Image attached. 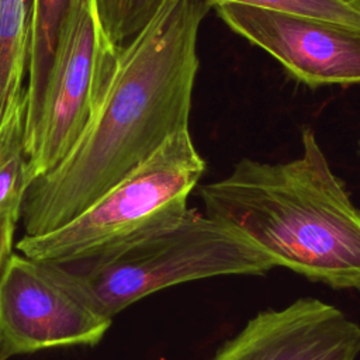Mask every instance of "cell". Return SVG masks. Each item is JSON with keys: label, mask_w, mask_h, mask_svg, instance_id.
Listing matches in <instances>:
<instances>
[{"label": "cell", "mask_w": 360, "mask_h": 360, "mask_svg": "<svg viewBox=\"0 0 360 360\" xmlns=\"http://www.w3.org/2000/svg\"><path fill=\"white\" fill-rule=\"evenodd\" d=\"M211 8L207 0L172 1L121 48L94 121L53 170L31 183L20 212L24 236L66 225L188 129L198 31Z\"/></svg>", "instance_id": "1"}, {"label": "cell", "mask_w": 360, "mask_h": 360, "mask_svg": "<svg viewBox=\"0 0 360 360\" xmlns=\"http://www.w3.org/2000/svg\"><path fill=\"white\" fill-rule=\"evenodd\" d=\"M301 156L283 163L240 159L198 190L205 215L233 229L274 266L311 281L360 292V208L311 128Z\"/></svg>", "instance_id": "2"}, {"label": "cell", "mask_w": 360, "mask_h": 360, "mask_svg": "<svg viewBox=\"0 0 360 360\" xmlns=\"http://www.w3.org/2000/svg\"><path fill=\"white\" fill-rule=\"evenodd\" d=\"M44 264L75 297L111 321L172 285L229 274L262 276L276 267L246 238L193 208L94 257Z\"/></svg>", "instance_id": "3"}, {"label": "cell", "mask_w": 360, "mask_h": 360, "mask_svg": "<svg viewBox=\"0 0 360 360\" xmlns=\"http://www.w3.org/2000/svg\"><path fill=\"white\" fill-rule=\"evenodd\" d=\"M204 170L205 160L183 129L75 219L45 235L22 236L15 248L53 264L101 255L183 215Z\"/></svg>", "instance_id": "4"}, {"label": "cell", "mask_w": 360, "mask_h": 360, "mask_svg": "<svg viewBox=\"0 0 360 360\" xmlns=\"http://www.w3.org/2000/svg\"><path fill=\"white\" fill-rule=\"evenodd\" d=\"M120 51L96 0H70L27 141L32 181L53 170L94 121L115 76Z\"/></svg>", "instance_id": "5"}, {"label": "cell", "mask_w": 360, "mask_h": 360, "mask_svg": "<svg viewBox=\"0 0 360 360\" xmlns=\"http://www.w3.org/2000/svg\"><path fill=\"white\" fill-rule=\"evenodd\" d=\"M111 322L56 281L44 263L13 253L0 278V360L96 346Z\"/></svg>", "instance_id": "6"}, {"label": "cell", "mask_w": 360, "mask_h": 360, "mask_svg": "<svg viewBox=\"0 0 360 360\" xmlns=\"http://www.w3.org/2000/svg\"><path fill=\"white\" fill-rule=\"evenodd\" d=\"M236 34L270 53L294 79L311 86L360 84V30L245 4H217Z\"/></svg>", "instance_id": "7"}, {"label": "cell", "mask_w": 360, "mask_h": 360, "mask_svg": "<svg viewBox=\"0 0 360 360\" xmlns=\"http://www.w3.org/2000/svg\"><path fill=\"white\" fill-rule=\"evenodd\" d=\"M360 325L332 304L304 297L250 318L211 360H356Z\"/></svg>", "instance_id": "8"}, {"label": "cell", "mask_w": 360, "mask_h": 360, "mask_svg": "<svg viewBox=\"0 0 360 360\" xmlns=\"http://www.w3.org/2000/svg\"><path fill=\"white\" fill-rule=\"evenodd\" d=\"M27 108L25 86L0 120V212L18 217L32 183L27 152Z\"/></svg>", "instance_id": "9"}, {"label": "cell", "mask_w": 360, "mask_h": 360, "mask_svg": "<svg viewBox=\"0 0 360 360\" xmlns=\"http://www.w3.org/2000/svg\"><path fill=\"white\" fill-rule=\"evenodd\" d=\"M32 0H0V120L24 89L31 46Z\"/></svg>", "instance_id": "10"}, {"label": "cell", "mask_w": 360, "mask_h": 360, "mask_svg": "<svg viewBox=\"0 0 360 360\" xmlns=\"http://www.w3.org/2000/svg\"><path fill=\"white\" fill-rule=\"evenodd\" d=\"M70 0H32L27 84V134L34 129L56 38Z\"/></svg>", "instance_id": "11"}, {"label": "cell", "mask_w": 360, "mask_h": 360, "mask_svg": "<svg viewBox=\"0 0 360 360\" xmlns=\"http://www.w3.org/2000/svg\"><path fill=\"white\" fill-rule=\"evenodd\" d=\"M172 1L176 0H96V4L107 34L122 48Z\"/></svg>", "instance_id": "12"}, {"label": "cell", "mask_w": 360, "mask_h": 360, "mask_svg": "<svg viewBox=\"0 0 360 360\" xmlns=\"http://www.w3.org/2000/svg\"><path fill=\"white\" fill-rule=\"evenodd\" d=\"M211 7L224 3L292 13L328 20L360 30V14L342 0H207Z\"/></svg>", "instance_id": "13"}, {"label": "cell", "mask_w": 360, "mask_h": 360, "mask_svg": "<svg viewBox=\"0 0 360 360\" xmlns=\"http://www.w3.org/2000/svg\"><path fill=\"white\" fill-rule=\"evenodd\" d=\"M20 217L14 212H0V278L13 256L14 233Z\"/></svg>", "instance_id": "14"}, {"label": "cell", "mask_w": 360, "mask_h": 360, "mask_svg": "<svg viewBox=\"0 0 360 360\" xmlns=\"http://www.w3.org/2000/svg\"><path fill=\"white\" fill-rule=\"evenodd\" d=\"M342 1L360 14V0H342Z\"/></svg>", "instance_id": "15"}]
</instances>
